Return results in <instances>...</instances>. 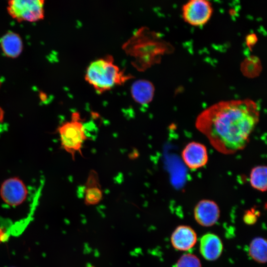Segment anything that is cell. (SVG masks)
Listing matches in <instances>:
<instances>
[{
	"label": "cell",
	"mask_w": 267,
	"mask_h": 267,
	"mask_svg": "<svg viewBox=\"0 0 267 267\" xmlns=\"http://www.w3.org/2000/svg\"><path fill=\"white\" fill-rule=\"evenodd\" d=\"M260 112L258 105L250 99L222 101L202 111L195 127L217 151L233 154L247 145Z\"/></svg>",
	"instance_id": "obj_1"
},
{
	"label": "cell",
	"mask_w": 267,
	"mask_h": 267,
	"mask_svg": "<svg viewBox=\"0 0 267 267\" xmlns=\"http://www.w3.org/2000/svg\"><path fill=\"white\" fill-rule=\"evenodd\" d=\"M132 77L114 63L111 55L92 60L87 66L85 74L86 81L98 93L121 85Z\"/></svg>",
	"instance_id": "obj_2"
},
{
	"label": "cell",
	"mask_w": 267,
	"mask_h": 267,
	"mask_svg": "<svg viewBox=\"0 0 267 267\" xmlns=\"http://www.w3.org/2000/svg\"><path fill=\"white\" fill-rule=\"evenodd\" d=\"M61 147L75 160L77 153L83 156L82 149L88 139L84 119L78 112H73L69 121L62 123L57 129Z\"/></svg>",
	"instance_id": "obj_3"
},
{
	"label": "cell",
	"mask_w": 267,
	"mask_h": 267,
	"mask_svg": "<svg viewBox=\"0 0 267 267\" xmlns=\"http://www.w3.org/2000/svg\"><path fill=\"white\" fill-rule=\"evenodd\" d=\"M44 0H13L8 2L10 15L18 21L35 22L44 17Z\"/></svg>",
	"instance_id": "obj_4"
},
{
	"label": "cell",
	"mask_w": 267,
	"mask_h": 267,
	"mask_svg": "<svg viewBox=\"0 0 267 267\" xmlns=\"http://www.w3.org/2000/svg\"><path fill=\"white\" fill-rule=\"evenodd\" d=\"M182 12L186 22L192 26H199L206 24L210 19L213 8L209 1L191 0L183 5Z\"/></svg>",
	"instance_id": "obj_5"
},
{
	"label": "cell",
	"mask_w": 267,
	"mask_h": 267,
	"mask_svg": "<svg viewBox=\"0 0 267 267\" xmlns=\"http://www.w3.org/2000/svg\"><path fill=\"white\" fill-rule=\"evenodd\" d=\"M0 194L2 201L7 205L15 207L20 205L25 200L27 190L20 179L10 178L2 184Z\"/></svg>",
	"instance_id": "obj_6"
},
{
	"label": "cell",
	"mask_w": 267,
	"mask_h": 267,
	"mask_svg": "<svg viewBox=\"0 0 267 267\" xmlns=\"http://www.w3.org/2000/svg\"><path fill=\"white\" fill-rule=\"evenodd\" d=\"M181 157L185 165L191 170L204 167L208 161L206 147L196 141L190 142L185 146L181 152Z\"/></svg>",
	"instance_id": "obj_7"
},
{
	"label": "cell",
	"mask_w": 267,
	"mask_h": 267,
	"mask_svg": "<svg viewBox=\"0 0 267 267\" xmlns=\"http://www.w3.org/2000/svg\"><path fill=\"white\" fill-rule=\"evenodd\" d=\"M220 210L218 204L209 199H203L197 203L194 209V217L201 225L206 227L214 225L218 221Z\"/></svg>",
	"instance_id": "obj_8"
},
{
	"label": "cell",
	"mask_w": 267,
	"mask_h": 267,
	"mask_svg": "<svg viewBox=\"0 0 267 267\" xmlns=\"http://www.w3.org/2000/svg\"><path fill=\"white\" fill-rule=\"evenodd\" d=\"M171 241L175 249L179 251H187L196 244L197 235L191 227L179 225L173 232Z\"/></svg>",
	"instance_id": "obj_9"
},
{
	"label": "cell",
	"mask_w": 267,
	"mask_h": 267,
	"mask_svg": "<svg viewBox=\"0 0 267 267\" xmlns=\"http://www.w3.org/2000/svg\"><path fill=\"white\" fill-rule=\"evenodd\" d=\"M199 250L201 255L206 260L215 261L222 252V243L220 238L215 234L206 233L200 239Z\"/></svg>",
	"instance_id": "obj_10"
},
{
	"label": "cell",
	"mask_w": 267,
	"mask_h": 267,
	"mask_svg": "<svg viewBox=\"0 0 267 267\" xmlns=\"http://www.w3.org/2000/svg\"><path fill=\"white\" fill-rule=\"evenodd\" d=\"M103 198V191L97 172L89 171L85 184L84 202L89 206L98 204Z\"/></svg>",
	"instance_id": "obj_11"
},
{
	"label": "cell",
	"mask_w": 267,
	"mask_h": 267,
	"mask_svg": "<svg viewBox=\"0 0 267 267\" xmlns=\"http://www.w3.org/2000/svg\"><path fill=\"white\" fill-rule=\"evenodd\" d=\"M154 90L153 84L146 79L135 81L131 88L133 98L136 102L142 105L147 104L152 101Z\"/></svg>",
	"instance_id": "obj_12"
},
{
	"label": "cell",
	"mask_w": 267,
	"mask_h": 267,
	"mask_svg": "<svg viewBox=\"0 0 267 267\" xmlns=\"http://www.w3.org/2000/svg\"><path fill=\"white\" fill-rule=\"evenodd\" d=\"M2 51L8 57L15 58L20 55L23 44L21 38L16 33L8 32L0 40Z\"/></svg>",
	"instance_id": "obj_13"
},
{
	"label": "cell",
	"mask_w": 267,
	"mask_h": 267,
	"mask_svg": "<svg viewBox=\"0 0 267 267\" xmlns=\"http://www.w3.org/2000/svg\"><path fill=\"white\" fill-rule=\"evenodd\" d=\"M267 241L263 237L254 238L249 247V254L255 261L264 264L267 262Z\"/></svg>",
	"instance_id": "obj_14"
},
{
	"label": "cell",
	"mask_w": 267,
	"mask_h": 267,
	"mask_svg": "<svg viewBox=\"0 0 267 267\" xmlns=\"http://www.w3.org/2000/svg\"><path fill=\"white\" fill-rule=\"evenodd\" d=\"M267 167L260 165L254 167L251 171L250 183L254 189L261 192L267 190Z\"/></svg>",
	"instance_id": "obj_15"
},
{
	"label": "cell",
	"mask_w": 267,
	"mask_h": 267,
	"mask_svg": "<svg viewBox=\"0 0 267 267\" xmlns=\"http://www.w3.org/2000/svg\"><path fill=\"white\" fill-rule=\"evenodd\" d=\"M176 267H202L199 258L192 254H185L178 260Z\"/></svg>",
	"instance_id": "obj_16"
},
{
	"label": "cell",
	"mask_w": 267,
	"mask_h": 267,
	"mask_svg": "<svg viewBox=\"0 0 267 267\" xmlns=\"http://www.w3.org/2000/svg\"><path fill=\"white\" fill-rule=\"evenodd\" d=\"M259 212L255 209L248 210L243 216V221L247 224H253L257 222V218L259 216Z\"/></svg>",
	"instance_id": "obj_17"
},
{
	"label": "cell",
	"mask_w": 267,
	"mask_h": 267,
	"mask_svg": "<svg viewBox=\"0 0 267 267\" xmlns=\"http://www.w3.org/2000/svg\"><path fill=\"white\" fill-rule=\"evenodd\" d=\"M2 117V113L1 110L0 109V121L1 120Z\"/></svg>",
	"instance_id": "obj_18"
},
{
	"label": "cell",
	"mask_w": 267,
	"mask_h": 267,
	"mask_svg": "<svg viewBox=\"0 0 267 267\" xmlns=\"http://www.w3.org/2000/svg\"><path fill=\"white\" fill-rule=\"evenodd\" d=\"M88 267H94L91 266H89Z\"/></svg>",
	"instance_id": "obj_19"
},
{
	"label": "cell",
	"mask_w": 267,
	"mask_h": 267,
	"mask_svg": "<svg viewBox=\"0 0 267 267\" xmlns=\"http://www.w3.org/2000/svg\"></svg>",
	"instance_id": "obj_20"
}]
</instances>
